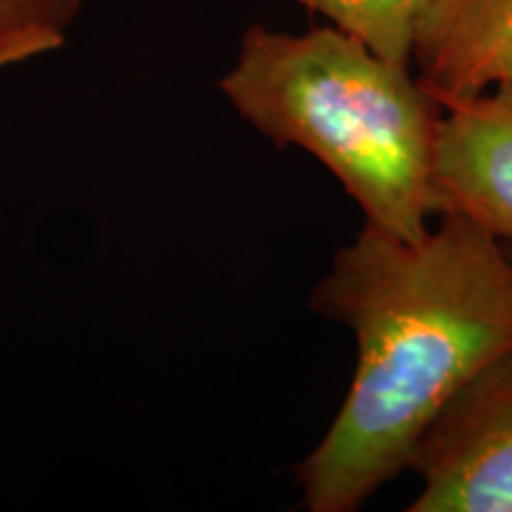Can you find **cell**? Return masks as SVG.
Instances as JSON below:
<instances>
[{"mask_svg": "<svg viewBox=\"0 0 512 512\" xmlns=\"http://www.w3.org/2000/svg\"><path fill=\"white\" fill-rule=\"evenodd\" d=\"M441 105L434 214L456 211L512 245V83Z\"/></svg>", "mask_w": 512, "mask_h": 512, "instance_id": "277c9868", "label": "cell"}, {"mask_svg": "<svg viewBox=\"0 0 512 512\" xmlns=\"http://www.w3.org/2000/svg\"><path fill=\"white\" fill-rule=\"evenodd\" d=\"M311 306L354 332L356 370L297 484L306 510L354 512L408 470L441 408L512 349V254L456 211H441L418 240L366 223Z\"/></svg>", "mask_w": 512, "mask_h": 512, "instance_id": "6da1fadb", "label": "cell"}, {"mask_svg": "<svg viewBox=\"0 0 512 512\" xmlns=\"http://www.w3.org/2000/svg\"><path fill=\"white\" fill-rule=\"evenodd\" d=\"M384 60L411 64L413 34L430 0H297Z\"/></svg>", "mask_w": 512, "mask_h": 512, "instance_id": "8992f818", "label": "cell"}, {"mask_svg": "<svg viewBox=\"0 0 512 512\" xmlns=\"http://www.w3.org/2000/svg\"><path fill=\"white\" fill-rule=\"evenodd\" d=\"M505 245H508V242H505ZM508 249H510V254H512V245H508Z\"/></svg>", "mask_w": 512, "mask_h": 512, "instance_id": "ba28073f", "label": "cell"}, {"mask_svg": "<svg viewBox=\"0 0 512 512\" xmlns=\"http://www.w3.org/2000/svg\"><path fill=\"white\" fill-rule=\"evenodd\" d=\"M411 67L439 102L512 83V0H430Z\"/></svg>", "mask_w": 512, "mask_h": 512, "instance_id": "5b68a950", "label": "cell"}, {"mask_svg": "<svg viewBox=\"0 0 512 512\" xmlns=\"http://www.w3.org/2000/svg\"><path fill=\"white\" fill-rule=\"evenodd\" d=\"M219 86L261 136L330 169L368 226L401 240L430 230L444 105L411 64L330 24L306 34L254 24Z\"/></svg>", "mask_w": 512, "mask_h": 512, "instance_id": "7a4b0ae2", "label": "cell"}, {"mask_svg": "<svg viewBox=\"0 0 512 512\" xmlns=\"http://www.w3.org/2000/svg\"><path fill=\"white\" fill-rule=\"evenodd\" d=\"M79 12L81 0H0V69L60 50Z\"/></svg>", "mask_w": 512, "mask_h": 512, "instance_id": "52a82bcc", "label": "cell"}, {"mask_svg": "<svg viewBox=\"0 0 512 512\" xmlns=\"http://www.w3.org/2000/svg\"><path fill=\"white\" fill-rule=\"evenodd\" d=\"M408 470L422 479L411 512H512V349L441 408Z\"/></svg>", "mask_w": 512, "mask_h": 512, "instance_id": "3957f363", "label": "cell"}]
</instances>
